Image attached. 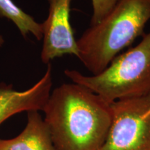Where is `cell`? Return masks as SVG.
Instances as JSON below:
<instances>
[{
  "label": "cell",
  "mask_w": 150,
  "mask_h": 150,
  "mask_svg": "<svg viewBox=\"0 0 150 150\" xmlns=\"http://www.w3.org/2000/svg\"><path fill=\"white\" fill-rule=\"evenodd\" d=\"M149 20L150 0H118L76 40L77 58L92 75L102 72L122 50L143 35Z\"/></svg>",
  "instance_id": "7a4b0ae2"
},
{
  "label": "cell",
  "mask_w": 150,
  "mask_h": 150,
  "mask_svg": "<svg viewBox=\"0 0 150 150\" xmlns=\"http://www.w3.org/2000/svg\"><path fill=\"white\" fill-rule=\"evenodd\" d=\"M52 83V68L49 63L42 77L26 91H17L11 86L0 85V125L18 112L42 111L51 94Z\"/></svg>",
  "instance_id": "8992f818"
},
{
  "label": "cell",
  "mask_w": 150,
  "mask_h": 150,
  "mask_svg": "<svg viewBox=\"0 0 150 150\" xmlns=\"http://www.w3.org/2000/svg\"><path fill=\"white\" fill-rule=\"evenodd\" d=\"M112 121L99 150H150V117L142 115L150 106V94L110 104Z\"/></svg>",
  "instance_id": "277c9868"
},
{
  "label": "cell",
  "mask_w": 150,
  "mask_h": 150,
  "mask_svg": "<svg viewBox=\"0 0 150 150\" xmlns=\"http://www.w3.org/2000/svg\"><path fill=\"white\" fill-rule=\"evenodd\" d=\"M150 117V106L148 108V109L145 112V113L142 115V118L145 119V118H147Z\"/></svg>",
  "instance_id": "30bf717a"
},
{
  "label": "cell",
  "mask_w": 150,
  "mask_h": 150,
  "mask_svg": "<svg viewBox=\"0 0 150 150\" xmlns=\"http://www.w3.org/2000/svg\"><path fill=\"white\" fill-rule=\"evenodd\" d=\"M72 83L87 88L108 104L121 99L150 94V31L140 42L117 55L102 72L84 75L76 70H65Z\"/></svg>",
  "instance_id": "3957f363"
},
{
  "label": "cell",
  "mask_w": 150,
  "mask_h": 150,
  "mask_svg": "<svg viewBox=\"0 0 150 150\" xmlns=\"http://www.w3.org/2000/svg\"><path fill=\"white\" fill-rule=\"evenodd\" d=\"M0 17L6 18L15 24L24 37L32 34L37 40L42 38V25L18 7L12 0H0Z\"/></svg>",
  "instance_id": "ba28073f"
},
{
  "label": "cell",
  "mask_w": 150,
  "mask_h": 150,
  "mask_svg": "<svg viewBox=\"0 0 150 150\" xmlns=\"http://www.w3.org/2000/svg\"><path fill=\"white\" fill-rule=\"evenodd\" d=\"M72 0H47L49 14L42 25L43 44L40 58L43 63L62 56L78 57V47L70 24Z\"/></svg>",
  "instance_id": "5b68a950"
},
{
  "label": "cell",
  "mask_w": 150,
  "mask_h": 150,
  "mask_svg": "<svg viewBox=\"0 0 150 150\" xmlns=\"http://www.w3.org/2000/svg\"><path fill=\"white\" fill-rule=\"evenodd\" d=\"M42 111L56 150H99L112 121L110 104L74 83L56 88Z\"/></svg>",
  "instance_id": "6da1fadb"
},
{
  "label": "cell",
  "mask_w": 150,
  "mask_h": 150,
  "mask_svg": "<svg viewBox=\"0 0 150 150\" xmlns=\"http://www.w3.org/2000/svg\"><path fill=\"white\" fill-rule=\"evenodd\" d=\"M4 41L3 38L1 37V35H0V47L2 46V45L4 44Z\"/></svg>",
  "instance_id": "8fae6325"
},
{
  "label": "cell",
  "mask_w": 150,
  "mask_h": 150,
  "mask_svg": "<svg viewBox=\"0 0 150 150\" xmlns=\"http://www.w3.org/2000/svg\"><path fill=\"white\" fill-rule=\"evenodd\" d=\"M93 5V16L91 25L100 22L113 8L118 0H91Z\"/></svg>",
  "instance_id": "9c48e42d"
},
{
  "label": "cell",
  "mask_w": 150,
  "mask_h": 150,
  "mask_svg": "<svg viewBox=\"0 0 150 150\" xmlns=\"http://www.w3.org/2000/svg\"><path fill=\"white\" fill-rule=\"evenodd\" d=\"M0 150H56L47 125L38 111L27 112L24 130L11 139H0Z\"/></svg>",
  "instance_id": "52a82bcc"
}]
</instances>
